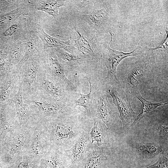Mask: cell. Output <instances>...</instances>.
<instances>
[{"mask_svg":"<svg viewBox=\"0 0 168 168\" xmlns=\"http://www.w3.org/2000/svg\"><path fill=\"white\" fill-rule=\"evenodd\" d=\"M95 101L96 111L94 117L100 120L108 130L111 129L114 125L116 115L105 91H96Z\"/></svg>","mask_w":168,"mask_h":168,"instance_id":"11","label":"cell"},{"mask_svg":"<svg viewBox=\"0 0 168 168\" xmlns=\"http://www.w3.org/2000/svg\"><path fill=\"white\" fill-rule=\"evenodd\" d=\"M135 148L139 155L146 158L152 157L162 151L161 146L154 143H139Z\"/></svg>","mask_w":168,"mask_h":168,"instance_id":"27","label":"cell"},{"mask_svg":"<svg viewBox=\"0 0 168 168\" xmlns=\"http://www.w3.org/2000/svg\"><path fill=\"white\" fill-rule=\"evenodd\" d=\"M93 126L90 132L91 144L96 143L98 146L110 145V138L108 129L99 119L93 117Z\"/></svg>","mask_w":168,"mask_h":168,"instance_id":"17","label":"cell"},{"mask_svg":"<svg viewBox=\"0 0 168 168\" xmlns=\"http://www.w3.org/2000/svg\"><path fill=\"white\" fill-rule=\"evenodd\" d=\"M92 1H87V0H83L80 3V6H79L81 8L82 7H84V6L87 5V4H89L90 2H91Z\"/></svg>","mask_w":168,"mask_h":168,"instance_id":"33","label":"cell"},{"mask_svg":"<svg viewBox=\"0 0 168 168\" xmlns=\"http://www.w3.org/2000/svg\"><path fill=\"white\" fill-rule=\"evenodd\" d=\"M38 90L52 99L70 106L75 107L74 93L48 75L43 69L37 78Z\"/></svg>","mask_w":168,"mask_h":168,"instance_id":"5","label":"cell"},{"mask_svg":"<svg viewBox=\"0 0 168 168\" xmlns=\"http://www.w3.org/2000/svg\"><path fill=\"white\" fill-rule=\"evenodd\" d=\"M29 1L36 9L44 12L54 18L58 15L59 8L64 6V1L63 0H40Z\"/></svg>","mask_w":168,"mask_h":168,"instance_id":"23","label":"cell"},{"mask_svg":"<svg viewBox=\"0 0 168 168\" xmlns=\"http://www.w3.org/2000/svg\"><path fill=\"white\" fill-rule=\"evenodd\" d=\"M48 133L42 124L34 123L30 128L26 154L31 164L35 165L52 147Z\"/></svg>","mask_w":168,"mask_h":168,"instance_id":"6","label":"cell"},{"mask_svg":"<svg viewBox=\"0 0 168 168\" xmlns=\"http://www.w3.org/2000/svg\"><path fill=\"white\" fill-rule=\"evenodd\" d=\"M157 130L160 134L163 135L166 134L167 136L168 133L167 126L160 124Z\"/></svg>","mask_w":168,"mask_h":168,"instance_id":"32","label":"cell"},{"mask_svg":"<svg viewBox=\"0 0 168 168\" xmlns=\"http://www.w3.org/2000/svg\"><path fill=\"white\" fill-rule=\"evenodd\" d=\"M110 10L107 6L94 10L91 13L81 17L82 20L99 32L107 31L110 26Z\"/></svg>","mask_w":168,"mask_h":168,"instance_id":"14","label":"cell"},{"mask_svg":"<svg viewBox=\"0 0 168 168\" xmlns=\"http://www.w3.org/2000/svg\"><path fill=\"white\" fill-rule=\"evenodd\" d=\"M34 165L35 168H71L72 166L68 152L53 147Z\"/></svg>","mask_w":168,"mask_h":168,"instance_id":"12","label":"cell"},{"mask_svg":"<svg viewBox=\"0 0 168 168\" xmlns=\"http://www.w3.org/2000/svg\"><path fill=\"white\" fill-rule=\"evenodd\" d=\"M89 133L84 132L72 147L66 151L68 152L72 166L76 167L84 159L87 150L91 144Z\"/></svg>","mask_w":168,"mask_h":168,"instance_id":"16","label":"cell"},{"mask_svg":"<svg viewBox=\"0 0 168 168\" xmlns=\"http://www.w3.org/2000/svg\"><path fill=\"white\" fill-rule=\"evenodd\" d=\"M36 29L43 43L44 50L49 48H55L63 49L71 54L74 53L71 44V38L68 41H64L48 35L40 25H36Z\"/></svg>","mask_w":168,"mask_h":168,"instance_id":"18","label":"cell"},{"mask_svg":"<svg viewBox=\"0 0 168 168\" xmlns=\"http://www.w3.org/2000/svg\"><path fill=\"white\" fill-rule=\"evenodd\" d=\"M1 162H0V168H1Z\"/></svg>","mask_w":168,"mask_h":168,"instance_id":"34","label":"cell"},{"mask_svg":"<svg viewBox=\"0 0 168 168\" xmlns=\"http://www.w3.org/2000/svg\"><path fill=\"white\" fill-rule=\"evenodd\" d=\"M109 146H98L95 142L91 144L84 159L76 168H105L110 158Z\"/></svg>","mask_w":168,"mask_h":168,"instance_id":"10","label":"cell"},{"mask_svg":"<svg viewBox=\"0 0 168 168\" xmlns=\"http://www.w3.org/2000/svg\"><path fill=\"white\" fill-rule=\"evenodd\" d=\"M36 123H42L81 109L56 101L37 90L31 95L23 97Z\"/></svg>","mask_w":168,"mask_h":168,"instance_id":"2","label":"cell"},{"mask_svg":"<svg viewBox=\"0 0 168 168\" xmlns=\"http://www.w3.org/2000/svg\"><path fill=\"white\" fill-rule=\"evenodd\" d=\"M24 4L9 12L0 15V28H8L21 16L30 15V2L29 1L26 6Z\"/></svg>","mask_w":168,"mask_h":168,"instance_id":"21","label":"cell"},{"mask_svg":"<svg viewBox=\"0 0 168 168\" xmlns=\"http://www.w3.org/2000/svg\"><path fill=\"white\" fill-rule=\"evenodd\" d=\"M147 63L144 61L136 63L132 68L128 75V82L129 86L134 90V92L138 90L137 87L139 84L140 80L144 73L147 67Z\"/></svg>","mask_w":168,"mask_h":168,"instance_id":"26","label":"cell"},{"mask_svg":"<svg viewBox=\"0 0 168 168\" xmlns=\"http://www.w3.org/2000/svg\"><path fill=\"white\" fill-rule=\"evenodd\" d=\"M168 31L166 29V35L162 43L155 48L144 47L143 55L150 61H157L168 57Z\"/></svg>","mask_w":168,"mask_h":168,"instance_id":"24","label":"cell"},{"mask_svg":"<svg viewBox=\"0 0 168 168\" xmlns=\"http://www.w3.org/2000/svg\"><path fill=\"white\" fill-rule=\"evenodd\" d=\"M134 93L136 97L141 102L142 109L140 113L137 116L132 123L131 126H134L141 119L147 115L150 112L156 109L159 106L168 103L166 101L157 103H152L144 98L141 96L138 90L136 91Z\"/></svg>","mask_w":168,"mask_h":168,"instance_id":"25","label":"cell"},{"mask_svg":"<svg viewBox=\"0 0 168 168\" xmlns=\"http://www.w3.org/2000/svg\"><path fill=\"white\" fill-rule=\"evenodd\" d=\"M26 39L16 41L12 44L9 53L8 69L12 70L21 60L24 55Z\"/></svg>","mask_w":168,"mask_h":168,"instance_id":"22","label":"cell"},{"mask_svg":"<svg viewBox=\"0 0 168 168\" xmlns=\"http://www.w3.org/2000/svg\"><path fill=\"white\" fill-rule=\"evenodd\" d=\"M111 40L109 44L105 46L108 51L104 52L102 55L103 61L107 71L106 77L103 82L109 84L119 82L116 77L117 67L120 62L124 59L130 56L142 55L143 52V46L138 45L132 51L124 53L111 49L110 44L112 40L113 35L109 33Z\"/></svg>","mask_w":168,"mask_h":168,"instance_id":"8","label":"cell"},{"mask_svg":"<svg viewBox=\"0 0 168 168\" xmlns=\"http://www.w3.org/2000/svg\"><path fill=\"white\" fill-rule=\"evenodd\" d=\"M75 30L79 35V37L77 40H73L74 42V46L77 48L83 54H84L86 53H87L90 55L93 58L98 57L94 53L90 39L82 35L76 30L75 29Z\"/></svg>","mask_w":168,"mask_h":168,"instance_id":"28","label":"cell"},{"mask_svg":"<svg viewBox=\"0 0 168 168\" xmlns=\"http://www.w3.org/2000/svg\"><path fill=\"white\" fill-rule=\"evenodd\" d=\"M6 79L1 92L0 100L9 102L18 92L20 83L17 73L12 70L9 72Z\"/></svg>","mask_w":168,"mask_h":168,"instance_id":"19","label":"cell"},{"mask_svg":"<svg viewBox=\"0 0 168 168\" xmlns=\"http://www.w3.org/2000/svg\"><path fill=\"white\" fill-rule=\"evenodd\" d=\"M11 100L15 105L16 117L19 127H30L35 123L27 105L23 101L21 83L18 92Z\"/></svg>","mask_w":168,"mask_h":168,"instance_id":"15","label":"cell"},{"mask_svg":"<svg viewBox=\"0 0 168 168\" xmlns=\"http://www.w3.org/2000/svg\"><path fill=\"white\" fill-rule=\"evenodd\" d=\"M145 168H168L167 152L162 151L160 157L156 163Z\"/></svg>","mask_w":168,"mask_h":168,"instance_id":"31","label":"cell"},{"mask_svg":"<svg viewBox=\"0 0 168 168\" xmlns=\"http://www.w3.org/2000/svg\"><path fill=\"white\" fill-rule=\"evenodd\" d=\"M30 127H19L11 131L0 143L1 155L8 167L26 153Z\"/></svg>","mask_w":168,"mask_h":168,"instance_id":"3","label":"cell"},{"mask_svg":"<svg viewBox=\"0 0 168 168\" xmlns=\"http://www.w3.org/2000/svg\"><path fill=\"white\" fill-rule=\"evenodd\" d=\"M85 110L64 114L42 123L52 146L60 150L70 149L85 131L90 133L93 124Z\"/></svg>","mask_w":168,"mask_h":168,"instance_id":"1","label":"cell"},{"mask_svg":"<svg viewBox=\"0 0 168 168\" xmlns=\"http://www.w3.org/2000/svg\"><path fill=\"white\" fill-rule=\"evenodd\" d=\"M43 68L49 75L71 91L77 92V88L66 77L63 65L53 49L44 50L40 53Z\"/></svg>","mask_w":168,"mask_h":168,"instance_id":"9","label":"cell"},{"mask_svg":"<svg viewBox=\"0 0 168 168\" xmlns=\"http://www.w3.org/2000/svg\"><path fill=\"white\" fill-rule=\"evenodd\" d=\"M31 25L30 22L27 21L26 44L24 55L19 63L13 68L17 72L22 65L33 55L43 51L40 49V39L36 29V25Z\"/></svg>","mask_w":168,"mask_h":168,"instance_id":"13","label":"cell"},{"mask_svg":"<svg viewBox=\"0 0 168 168\" xmlns=\"http://www.w3.org/2000/svg\"><path fill=\"white\" fill-rule=\"evenodd\" d=\"M40 53L30 58L16 72L21 85L23 97L30 96L38 90V77L43 68Z\"/></svg>","mask_w":168,"mask_h":168,"instance_id":"7","label":"cell"},{"mask_svg":"<svg viewBox=\"0 0 168 168\" xmlns=\"http://www.w3.org/2000/svg\"><path fill=\"white\" fill-rule=\"evenodd\" d=\"M90 84V91L86 95L80 93V97L76 99L74 102V106H81L83 107L88 116L92 118L94 116L96 110L95 105V93L98 90H94L90 78L86 77Z\"/></svg>","mask_w":168,"mask_h":168,"instance_id":"20","label":"cell"},{"mask_svg":"<svg viewBox=\"0 0 168 168\" xmlns=\"http://www.w3.org/2000/svg\"><path fill=\"white\" fill-rule=\"evenodd\" d=\"M100 86V90L106 92L112 98L113 101L120 114L124 129L128 128L137 117L133 110L131 100L120 82L109 84L103 82Z\"/></svg>","mask_w":168,"mask_h":168,"instance_id":"4","label":"cell"},{"mask_svg":"<svg viewBox=\"0 0 168 168\" xmlns=\"http://www.w3.org/2000/svg\"><path fill=\"white\" fill-rule=\"evenodd\" d=\"M71 168H76L75 167L72 166V167Z\"/></svg>","mask_w":168,"mask_h":168,"instance_id":"35","label":"cell"},{"mask_svg":"<svg viewBox=\"0 0 168 168\" xmlns=\"http://www.w3.org/2000/svg\"><path fill=\"white\" fill-rule=\"evenodd\" d=\"M57 49L54 52L63 65L64 64L68 65H75L84 60L83 57L79 54H69L60 48Z\"/></svg>","mask_w":168,"mask_h":168,"instance_id":"29","label":"cell"},{"mask_svg":"<svg viewBox=\"0 0 168 168\" xmlns=\"http://www.w3.org/2000/svg\"><path fill=\"white\" fill-rule=\"evenodd\" d=\"M26 21L23 20L21 21H15L14 23L9 26L2 33V35L6 37L16 36L20 31L21 26L25 24Z\"/></svg>","mask_w":168,"mask_h":168,"instance_id":"30","label":"cell"}]
</instances>
